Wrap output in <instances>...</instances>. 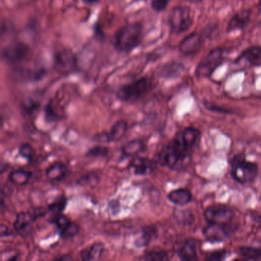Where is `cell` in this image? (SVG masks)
<instances>
[{"mask_svg": "<svg viewBox=\"0 0 261 261\" xmlns=\"http://www.w3.org/2000/svg\"><path fill=\"white\" fill-rule=\"evenodd\" d=\"M7 170V165L5 163L0 161V173H3Z\"/></svg>", "mask_w": 261, "mask_h": 261, "instance_id": "obj_36", "label": "cell"}, {"mask_svg": "<svg viewBox=\"0 0 261 261\" xmlns=\"http://www.w3.org/2000/svg\"><path fill=\"white\" fill-rule=\"evenodd\" d=\"M170 0H152L151 6L156 12H162L167 8Z\"/></svg>", "mask_w": 261, "mask_h": 261, "instance_id": "obj_30", "label": "cell"}, {"mask_svg": "<svg viewBox=\"0 0 261 261\" xmlns=\"http://www.w3.org/2000/svg\"><path fill=\"white\" fill-rule=\"evenodd\" d=\"M241 254L248 260L261 261V248L243 246L240 248Z\"/></svg>", "mask_w": 261, "mask_h": 261, "instance_id": "obj_24", "label": "cell"}, {"mask_svg": "<svg viewBox=\"0 0 261 261\" xmlns=\"http://www.w3.org/2000/svg\"><path fill=\"white\" fill-rule=\"evenodd\" d=\"M99 182V178L98 175L95 173H89L84 176H81L78 180V184L83 187H93Z\"/></svg>", "mask_w": 261, "mask_h": 261, "instance_id": "obj_28", "label": "cell"}, {"mask_svg": "<svg viewBox=\"0 0 261 261\" xmlns=\"http://www.w3.org/2000/svg\"><path fill=\"white\" fill-rule=\"evenodd\" d=\"M130 168L135 174L146 175L151 173L155 168L154 163L145 158H135L132 160Z\"/></svg>", "mask_w": 261, "mask_h": 261, "instance_id": "obj_14", "label": "cell"}, {"mask_svg": "<svg viewBox=\"0 0 261 261\" xmlns=\"http://www.w3.org/2000/svg\"><path fill=\"white\" fill-rule=\"evenodd\" d=\"M236 62H244L251 67L261 66V46H252L245 49L236 60Z\"/></svg>", "mask_w": 261, "mask_h": 261, "instance_id": "obj_12", "label": "cell"}, {"mask_svg": "<svg viewBox=\"0 0 261 261\" xmlns=\"http://www.w3.org/2000/svg\"><path fill=\"white\" fill-rule=\"evenodd\" d=\"M184 71V66L179 63H170L163 66L159 70L160 76L166 79L176 78L180 76Z\"/></svg>", "mask_w": 261, "mask_h": 261, "instance_id": "obj_19", "label": "cell"}, {"mask_svg": "<svg viewBox=\"0 0 261 261\" xmlns=\"http://www.w3.org/2000/svg\"><path fill=\"white\" fill-rule=\"evenodd\" d=\"M145 148V144L141 140L135 139L128 141L122 147V153L125 156H134L141 153Z\"/></svg>", "mask_w": 261, "mask_h": 261, "instance_id": "obj_21", "label": "cell"}, {"mask_svg": "<svg viewBox=\"0 0 261 261\" xmlns=\"http://www.w3.org/2000/svg\"><path fill=\"white\" fill-rule=\"evenodd\" d=\"M32 223V217L27 213H20L17 216L14 227L17 231H24L30 226Z\"/></svg>", "mask_w": 261, "mask_h": 261, "instance_id": "obj_25", "label": "cell"}, {"mask_svg": "<svg viewBox=\"0 0 261 261\" xmlns=\"http://www.w3.org/2000/svg\"><path fill=\"white\" fill-rule=\"evenodd\" d=\"M257 221L261 225V215H260V216H257Z\"/></svg>", "mask_w": 261, "mask_h": 261, "instance_id": "obj_39", "label": "cell"}, {"mask_svg": "<svg viewBox=\"0 0 261 261\" xmlns=\"http://www.w3.org/2000/svg\"><path fill=\"white\" fill-rule=\"evenodd\" d=\"M32 152H33V150L29 144H23L20 147V153L24 158H30L32 156Z\"/></svg>", "mask_w": 261, "mask_h": 261, "instance_id": "obj_33", "label": "cell"}, {"mask_svg": "<svg viewBox=\"0 0 261 261\" xmlns=\"http://www.w3.org/2000/svg\"><path fill=\"white\" fill-rule=\"evenodd\" d=\"M29 53L27 46L21 43H14L6 47L3 52V58L6 62L15 64L24 60Z\"/></svg>", "mask_w": 261, "mask_h": 261, "instance_id": "obj_10", "label": "cell"}, {"mask_svg": "<svg viewBox=\"0 0 261 261\" xmlns=\"http://www.w3.org/2000/svg\"><path fill=\"white\" fill-rule=\"evenodd\" d=\"M80 228L74 222H70L59 234L62 239H71L74 237L79 232Z\"/></svg>", "mask_w": 261, "mask_h": 261, "instance_id": "obj_27", "label": "cell"}, {"mask_svg": "<svg viewBox=\"0 0 261 261\" xmlns=\"http://www.w3.org/2000/svg\"><path fill=\"white\" fill-rule=\"evenodd\" d=\"M193 149V147L186 141L181 132H179L170 142L160 152L158 162L164 167L173 170H179L186 165Z\"/></svg>", "mask_w": 261, "mask_h": 261, "instance_id": "obj_1", "label": "cell"}, {"mask_svg": "<svg viewBox=\"0 0 261 261\" xmlns=\"http://www.w3.org/2000/svg\"><path fill=\"white\" fill-rule=\"evenodd\" d=\"M224 50L216 48L208 52L197 65L196 74L198 77H208L224 61Z\"/></svg>", "mask_w": 261, "mask_h": 261, "instance_id": "obj_6", "label": "cell"}, {"mask_svg": "<svg viewBox=\"0 0 261 261\" xmlns=\"http://www.w3.org/2000/svg\"><path fill=\"white\" fill-rule=\"evenodd\" d=\"M67 170L63 163L56 162L50 165L46 171V176L52 182H59L67 176Z\"/></svg>", "mask_w": 261, "mask_h": 261, "instance_id": "obj_18", "label": "cell"}, {"mask_svg": "<svg viewBox=\"0 0 261 261\" xmlns=\"http://www.w3.org/2000/svg\"><path fill=\"white\" fill-rule=\"evenodd\" d=\"M52 261H73V257L70 254H64V255L56 257Z\"/></svg>", "mask_w": 261, "mask_h": 261, "instance_id": "obj_34", "label": "cell"}, {"mask_svg": "<svg viewBox=\"0 0 261 261\" xmlns=\"http://www.w3.org/2000/svg\"><path fill=\"white\" fill-rule=\"evenodd\" d=\"M202 45V38L197 33H193L186 37L180 44L179 49L185 55H192L197 53Z\"/></svg>", "mask_w": 261, "mask_h": 261, "instance_id": "obj_11", "label": "cell"}, {"mask_svg": "<svg viewBox=\"0 0 261 261\" xmlns=\"http://www.w3.org/2000/svg\"><path fill=\"white\" fill-rule=\"evenodd\" d=\"M177 254L181 261H198L196 242L193 239L186 240L178 249Z\"/></svg>", "mask_w": 261, "mask_h": 261, "instance_id": "obj_13", "label": "cell"}, {"mask_svg": "<svg viewBox=\"0 0 261 261\" xmlns=\"http://www.w3.org/2000/svg\"><path fill=\"white\" fill-rule=\"evenodd\" d=\"M105 251V245L100 242H96L84 248L81 251V257L82 261H96L100 258Z\"/></svg>", "mask_w": 261, "mask_h": 261, "instance_id": "obj_16", "label": "cell"}, {"mask_svg": "<svg viewBox=\"0 0 261 261\" xmlns=\"http://www.w3.org/2000/svg\"><path fill=\"white\" fill-rule=\"evenodd\" d=\"M167 199L175 205L184 206L191 202L193 196H192L190 190L187 189L180 188L170 192L167 195Z\"/></svg>", "mask_w": 261, "mask_h": 261, "instance_id": "obj_15", "label": "cell"}, {"mask_svg": "<svg viewBox=\"0 0 261 261\" xmlns=\"http://www.w3.org/2000/svg\"><path fill=\"white\" fill-rule=\"evenodd\" d=\"M233 261H248L247 260V259H245V257H243V258H238L236 259V260Z\"/></svg>", "mask_w": 261, "mask_h": 261, "instance_id": "obj_38", "label": "cell"}, {"mask_svg": "<svg viewBox=\"0 0 261 261\" xmlns=\"http://www.w3.org/2000/svg\"><path fill=\"white\" fill-rule=\"evenodd\" d=\"M142 40V27L141 24H128L119 29L115 35L116 48L122 52H130L141 44Z\"/></svg>", "mask_w": 261, "mask_h": 261, "instance_id": "obj_2", "label": "cell"}, {"mask_svg": "<svg viewBox=\"0 0 261 261\" xmlns=\"http://www.w3.org/2000/svg\"><path fill=\"white\" fill-rule=\"evenodd\" d=\"M168 21L172 32L181 34L190 29L193 25L194 14L190 8L176 6L170 11Z\"/></svg>", "mask_w": 261, "mask_h": 261, "instance_id": "obj_5", "label": "cell"}, {"mask_svg": "<svg viewBox=\"0 0 261 261\" xmlns=\"http://www.w3.org/2000/svg\"><path fill=\"white\" fill-rule=\"evenodd\" d=\"M153 87V81L150 78L141 77L121 87L118 92V97L124 102H136L146 96Z\"/></svg>", "mask_w": 261, "mask_h": 261, "instance_id": "obj_4", "label": "cell"}, {"mask_svg": "<svg viewBox=\"0 0 261 261\" xmlns=\"http://www.w3.org/2000/svg\"><path fill=\"white\" fill-rule=\"evenodd\" d=\"M203 234L208 242H223L230 237L231 229L228 228V225L208 223L204 228Z\"/></svg>", "mask_w": 261, "mask_h": 261, "instance_id": "obj_9", "label": "cell"}, {"mask_svg": "<svg viewBox=\"0 0 261 261\" xmlns=\"http://www.w3.org/2000/svg\"><path fill=\"white\" fill-rule=\"evenodd\" d=\"M77 67L76 55L69 49L60 50L55 55V68L58 73L68 74L75 71Z\"/></svg>", "mask_w": 261, "mask_h": 261, "instance_id": "obj_8", "label": "cell"}, {"mask_svg": "<svg viewBox=\"0 0 261 261\" xmlns=\"http://www.w3.org/2000/svg\"><path fill=\"white\" fill-rule=\"evenodd\" d=\"M66 205V200L64 199H61L58 202H55V203L52 204L50 206V211L53 213H56V214H61V212L64 210V207Z\"/></svg>", "mask_w": 261, "mask_h": 261, "instance_id": "obj_31", "label": "cell"}, {"mask_svg": "<svg viewBox=\"0 0 261 261\" xmlns=\"http://www.w3.org/2000/svg\"><path fill=\"white\" fill-rule=\"evenodd\" d=\"M226 252L225 251H218V252L212 253L207 256L205 261H223Z\"/></svg>", "mask_w": 261, "mask_h": 261, "instance_id": "obj_32", "label": "cell"}, {"mask_svg": "<svg viewBox=\"0 0 261 261\" xmlns=\"http://www.w3.org/2000/svg\"><path fill=\"white\" fill-rule=\"evenodd\" d=\"M204 217L208 223L228 225L234 217V212L231 207L223 204L210 205L204 212Z\"/></svg>", "mask_w": 261, "mask_h": 261, "instance_id": "obj_7", "label": "cell"}, {"mask_svg": "<svg viewBox=\"0 0 261 261\" xmlns=\"http://www.w3.org/2000/svg\"><path fill=\"white\" fill-rule=\"evenodd\" d=\"M128 130V124L125 121L119 120L115 122L109 132L110 141H119L125 137Z\"/></svg>", "mask_w": 261, "mask_h": 261, "instance_id": "obj_20", "label": "cell"}, {"mask_svg": "<svg viewBox=\"0 0 261 261\" xmlns=\"http://www.w3.org/2000/svg\"><path fill=\"white\" fill-rule=\"evenodd\" d=\"M188 1L191 2V3H197L199 0H188Z\"/></svg>", "mask_w": 261, "mask_h": 261, "instance_id": "obj_40", "label": "cell"}, {"mask_svg": "<svg viewBox=\"0 0 261 261\" xmlns=\"http://www.w3.org/2000/svg\"><path fill=\"white\" fill-rule=\"evenodd\" d=\"M10 234V231L9 228L4 225H0V236H7V234Z\"/></svg>", "mask_w": 261, "mask_h": 261, "instance_id": "obj_35", "label": "cell"}, {"mask_svg": "<svg viewBox=\"0 0 261 261\" xmlns=\"http://www.w3.org/2000/svg\"><path fill=\"white\" fill-rule=\"evenodd\" d=\"M30 172L24 170H16L12 171L9 175V179L11 182L16 185L22 186L28 184L30 180Z\"/></svg>", "mask_w": 261, "mask_h": 261, "instance_id": "obj_23", "label": "cell"}, {"mask_svg": "<svg viewBox=\"0 0 261 261\" xmlns=\"http://www.w3.org/2000/svg\"><path fill=\"white\" fill-rule=\"evenodd\" d=\"M231 174L233 179L242 184L254 182L258 174V166L248 161L245 155H236L231 161Z\"/></svg>", "mask_w": 261, "mask_h": 261, "instance_id": "obj_3", "label": "cell"}, {"mask_svg": "<svg viewBox=\"0 0 261 261\" xmlns=\"http://www.w3.org/2000/svg\"><path fill=\"white\" fill-rule=\"evenodd\" d=\"M84 3L87 5H93L95 4V3H98L99 0H83Z\"/></svg>", "mask_w": 261, "mask_h": 261, "instance_id": "obj_37", "label": "cell"}, {"mask_svg": "<svg viewBox=\"0 0 261 261\" xmlns=\"http://www.w3.org/2000/svg\"><path fill=\"white\" fill-rule=\"evenodd\" d=\"M144 261H168L167 253L162 251H147L144 254Z\"/></svg>", "mask_w": 261, "mask_h": 261, "instance_id": "obj_26", "label": "cell"}, {"mask_svg": "<svg viewBox=\"0 0 261 261\" xmlns=\"http://www.w3.org/2000/svg\"><path fill=\"white\" fill-rule=\"evenodd\" d=\"M250 21V12L248 11H243L236 13L230 19L227 27L228 32L240 30L243 29Z\"/></svg>", "mask_w": 261, "mask_h": 261, "instance_id": "obj_17", "label": "cell"}, {"mask_svg": "<svg viewBox=\"0 0 261 261\" xmlns=\"http://www.w3.org/2000/svg\"><path fill=\"white\" fill-rule=\"evenodd\" d=\"M156 234V230L154 227H144L143 228L142 232H141V236L136 241L135 245L139 248L147 246L150 242L154 239Z\"/></svg>", "mask_w": 261, "mask_h": 261, "instance_id": "obj_22", "label": "cell"}, {"mask_svg": "<svg viewBox=\"0 0 261 261\" xmlns=\"http://www.w3.org/2000/svg\"><path fill=\"white\" fill-rule=\"evenodd\" d=\"M2 125V120L1 119H0V126H1Z\"/></svg>", "mask_w": 261, "mask_h": 261, "instance_id": "obj_41", "label": "cell"}, {"mask_svg": "<svg viewBox=\"0 0 261 261\" xmlns=\"http://www.w3.org/2000/svg\"><path fill=\"white\" fill-rule=\"evenodd\" d=\"M109 153V149L102 146H96V147H92L87 151V156H92V158H102V156H107Z\"/></svg>", "mask_w": 261, "mask_h": 261, "instance_id": "obj_29", "label": "cell"}]
</instances>
